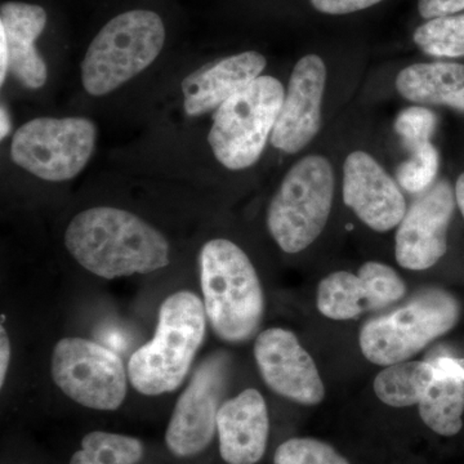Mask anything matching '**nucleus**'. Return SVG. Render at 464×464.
<instances>
[{
	"label": "nucleus",
	"instance_id": "aec40b11",
	"mask_svg": "<svg viewBox=\"0 0 464 464\" xmlns=\"http://www.w3.org/2000/svg\"><path fill=\"white\" fill-rule=\"evenodd\" d=\"M435 381L431 362H402L387 366L374 380L377 398L393 408L418 405Z\"/></svg>",
	"mask_w": 464,
	"mask_h": 464
},
{
	"label": "nucleus",
	"instance_id": "ddd939ff",
	"mask_svg": "<svg viewBox=\"0 0 464 464\" xmlns=\"http://www.w3.org/2000/svg\"><path fill=\"white\" fill-rule=\"evenodd\" d=\"M406 293L405 283L390 266L366 262L359 275L338 271L324 277L317 288V308L332 320H351L396 304Z\"/></svg>",
	"mask_w": 464,
	"mask_h": 464
},
{
	"label": "nucleus",
	"instance_id": "f8f14e48",
	"mask_svg": "<svg viewBox=\"0 0 464 464\" xmlns=\"http://www.w3.org/2000/svg\"><path fill=\"white\" fill-rule=\"evenodd\" d=\"M255 357L265 383L277 395L307 406L319 405L325 398L315 362L292 332H262L256 340Z\"/></svg>",
	"mask_w": 464,
	"mask_h": 464
},
{
	"label": "nucleus",
	"instance_id": "f03ea898",
	"mask_svg": "<svg viewBox=\"0 0 464 464\" xmlns=\"http://www.w3.org/2000/svg\"><path fill=\"white\" fill-rule=\"evenodd\" d=\"M199 264L213 332L228 343L255 337L265 315V295L248 256L230 240L213 239L201 248Z\"/></svg>",
	"mask_w": 464,
	"mask_h": 464
},
{
	"label": "nucleus",
	"instance_id": "f257e3e1",
	"mask_svg": "<svg viewBox=\"0 0 464 464\" xmlns=\"http://www.w3.org/2000/svg\"><path fill=\"white\" fill-rule=\"evenodd\" d=\"M65 246L85 270L103 279L150 274L169 265V243L139 216L112 207L76 215Z\"/></svg>",
	"mask_w": 464,
	"mask_h": 464
},
{
	"label": "nucleus",
	"instance_id": "f3484780",
	"mask_svg": "<svg viewBox=\"0 0 464 464\" xmlns=\"http://www.w3.org/2000/svg\"><path fill=\"white\" fill-rule=\"evenodd\" d=\"M267 61L256 51L222 58L183 79V108L188 116L217 110L261 76Z\"/></svg>",
	"mask_w": 464,
	"mask_h": 464
},
{
	"label": "nucleus",
	"instance_id": "c85d7f7f",
	"mask_svg": "<svg viewBox=\"0 0 464 464\" xmlns=\"http://www.w3.org/2000/svg\"><path fill=\"white\" fill-rule=\"evenodd\" d=\"M435 369V380H456L464 382V357L442 356L431 362Z\"/></svg>",
	"mask_w": 464,
	"mask_h": 464
},
{
	"label": "nucleus",
	"instance_id": "a878e982",
	"mask_svg": "<svg viewBox=\"0 0 464 464\" xmlns=\"http://www.w3.org/2000/svg\"><path fill=\"white\" fill-rule=\"evenodd\" d=\"M438 119L431 110L413 106L400 112L395 121L396 133L411 151L426 145L431 140Z\"/></svg>",
	"mask_w": 464,
	"mask_h": 464
},
{
	"label": "nucleus",
	"instance_id": "4be33fe9",
	"mask_svg": "<svg viewBox=\"0 0 464 464\" xmlns=\"http://www.w3.org/2000/svg\"><path fill=\"white\" fill-rule=\"evenodd\" d=\"M413 41L433 57L464 56V14L432 18L418 27Z\"/></svg>",
	"mask_w": 464,
	"mask_h": 464
},
{
	"label": "nucleus",
	"instance_id": "bb28decb",
	"mask_svg": "<svg viewBox=\"0 0 464 464\" xmlns=\"http://www.w3.org/2000/svg\"><path fill=\"white\" fill-rule=\"evenodd\" d=\"M316 11L325 14H348L373 7L383 0H310Z\"/></svg>",
	"mask_w": 464,
	"mask_h": 464
},
{
	"label": "nucleus",
	"instance_id": "7ed1b4c3",
	"mask_svg": "<svg viewBox=\"0 0 464 464\" xmlns=\"http://www.w3.org/2000/svg\"><path fill=\"white\" fill-rule=\"evenodd\" d=\"M207 313L203 302L188 290L174 293L159 310L154 338L134 351L128 377L146 396L173 392L181 386L203 344Z\"/></svg>",
	"mask_w": 464,
	"mask_h": 464
},
{
	"label": "nucleus",
	"instance_id": "412c9836",
	"mask_svg": "<svg viewBox=\"0 0 464 464\" xmlns=\"http://www.w3.org/2000/svg\"><path fill=\"white\" fill-rule=\"evenodd\" d=\"M420 420L433 432L451 438L463 427L464 382L435 380L420 404Z\"/></svg>",
	"mask_w": 464,
	"mask_h": 464
},
{
	"label": "nucleus",
	"instance_id": "20e7f679",
	"mask_svg": "<svg viewBox=\"0 0 464 464\" xmlns=\"http://www.w3.org/2000/svg\"><path fill=\"white\" fill-rule=\"evenodd\" d=\"M164 42L166 27L155 12L133 9L112 18L82 61L84 90L94 97L118 90L157 60Z\"/></svg>",
	"mask_w": 464,
	"mask_h": 464
},
{
	"label": "nucleus",
	"instance_id": "2f4dec72",
	"mask_svg": "<svg viewBox=\"0 0 464 464\" xmlns=\"http://www.w3.org/2000/svg\"><path fill=\"white\" fill-rule=\"evenodd\" d=\"M70 464H102L100 463L99 460L94 459L93 457L90 456L87 451H84L83 449L76 451L74 456L70 459Z\"/></svg>",
	"mask_w": 464,
	"mask_h": 464
},
{
	"label": "nucleus",
	"instance_id": "6ab92c4d",
	"mask_svg": "<svg viewBox=\"0 0 464 464\" xmlns=\"http://www.w3.org/2000/svg\"><path fill=\"white\" fill-rule=\"evenodd\" d=\"M396 88L411 102L449 106L464 111L462 63H414L399 72Z\"/></svg>",
	"mask_w": 464,
	"mask_h": 464
},
{
	"label": "nucleus",
	"instance_id": "39448f33",
	"mask_svg": "<svg viewBox=\"0 0 464 464\" xmlns=\"http://www.w3.org/2000/svg\"><path fill=\"white\" fill-rule=\"evenodd\" d=\"M334 197V173L322 155L302 158L283 179L267 210L271 237L285 253L295 255L320 237Z\"/></svg>",
	"mask_w": 464,
	"mask_h": 464
},
{
	"label": "nucleus",
	"instance_id": "c756f323",
	"mask_svg": "<svg viewBox=\"0 0 464 464\" xmlns=\"http://www.w3.org/2000/svg\"><path fill=\"white\" fill-rule=\"evenodd\" d=\"M9 362H11V343L5 326H0V386H5Z\"/></svg>",
	"mask_w": 464,
	"mask_h": 464
},
{
	"label": "nucleus",
	"instance_id": "6e6552de",
	"mask_svg": "<svg viewBox=\"0 0 464 464\" xmlns=\"http://www.w3.org/2000/svg\"><path fill=\"white\" fill-rule=\"evenodd\" d=\"M96 140V125L90 119L36 118L14 134L11 157L44 181H69L87 166Z\"/></svg>",
	"mask_w": 464,
	"mask_h": 464
},
{
	"label": "nucleus",
	"instance_id": "2eb2a0df",
	"mask_svg": "<svg viewBox=\"0 0 464 464\" xmlns=\"http://www.w3.org/2000/svg\"><path fill=\"white\" fill-rule=\"evenodd\" d=\"M343 200L368 227L392 230L406 215V200L398 183L371 154L353 151L343 166Z\"/></svg>",
	"mask_w": 464,
	"mask_h": 464
},
{
	"label": "nucleus",
	"instance_id": "423d86ee",
	"mask_svg": "<svg viewBox=\"0 0 464 464\" xmlns=\"http://www.w3.org/2000/svg\"><path fill=\"white\" fill-rule=\"evenodd\" d=\"M459 316V302L447 290H422L404 306L366 323L360 348L375 365L399 364L451 331Z\"/></svg>",
	"mask_w": 464,
	"mask_h": 464
},
{
	"label": "nucleus",
	"instance_id": "9d476101",
	"mask_svg": "<svg viewBox=\"0 0 464 464\" xmlns=\"http://www.w3.org/2000/svg\"><path fill=\"white\" fill-rule=\"evenodd\" d=\"M230 377V356H208L174 406L166 432L168 450L188 458L206 450L217 433V417Z\"/></svg>",
	"mask_w": 464,
	"mask_h": 464
},
{
	"label": "nucleus",
	"instance_id": "dca6fc26",
	"mask_svg": "<svg viewBox=\"0 0 464 464\" xmlns=\"http://www.w3.org/2000/svg\"><path fill=\"white\" fill-rule=\"evenodd\" d=\"M219 454L227 464H257L265 456L270 418L257 390L243 391L222 404L217 417Z\"/></svg>",
	"mask_w": 464,
	"mask_h": 464
},
{
	"label": "nucleus",
	"instance_id": "0eeeda50",
	"mask_svg": "<svg viewBox=\"0 0 464 464\" xmlns=\"http://www.w3.org/2000/svg\"><path fill=\"white\" fill-rule=\"evenodd\" d=\"M285 92L273 76H259L216 110L208 141L231 170L255 166L271 139Z\"/></svg>",
	"mask_w": 464,
	"mask_h": 464
},
{
	"label": "nucleus",
	"instance_id": "1a4fd4ad",
	"mask_svg": "<svg viewBox=\"0 0 464 464\" xmlns=\"http://www.w3.org/2000/svg\"><path fill=\"white\" fill-rule=\"evenodd\" d=\"M52 377L72 401L112 411L127 396L128 374L114 351L83 338H63L52 356Z\"/></svg>",
	"mask_w": 464,
	"mask_h": 464
},
{
	"label": "nucleus",
	"instance_id": "9b49d317",
	"mask_svg": "<svg viewBox=\"0 0 464 464\" xmlns=\"http://www.w3.org/2000/svg\"><path fill=\"white\" fill-rule=\"evenodd\" d=\"M456 206V192L445 179L436 182L411 204L396 232V261L401 267L427 270L444 257Z\"/></svg>",
	"mask_w": 464,
	"mask_h": 464
},
{
	"label": "nucleus",
	"instance_id": "cd10ccee",
	"mask_svg": "<svg viewBox=\"0 0 464 464\" xmlns=\"http://www.w3.org/2000/svg\"><path fill=\"white\" fill-rule=\"evenodd\" d=\"M463 9L464 0H418V11L426 20L451 16Z\"/></svg>",
	"mask_w": 464,
	"mask_h": 464
},
{
	"label": "nucleus",
	"instance_id": "473e14b6",
	"mask_svg": "<svg viewBox=\"0 0 464 464\" xmlns=\"http://www.w3.org/2000/svg\"><path fill=\"white\" fill-rule=\"evenodd\" d=\"M454 192H456L457 206L459 207L464 218V172L458 177Z\"/></svg>",
	"mask_w": 464,
	"mask_h": 464
},
{
	"label": "nucleus",
	"instance_id": "7c9ffc66",
	"mask_svg": "<svg viewBox=\"0 0 464 464\" xmlns=\"http://www.w3.org/2000/svg\"><path fill=\"white\" fill-rule=\"evenodd\" d=\"M11 118H9L7 109L5 108V105H2V110H0V139H2V141L11 133Z\"/></svg>",
	"mask_w": 464,
	"mask_h": 464
},
{
	"label": "nucleus",
	"instance_id": "4468645a",
	"mask_svg": "<svg viewBox=\"0 0 464 464\" xmlns=\"http://www.w3.org/2000/svg\"><path fill=\"white\" fill-rule=\"evenodd\" d=\"M326 67L317 54L298 61L290 75L282 110L270 141L286 154H297L315 139L322 127Z\"/></svg>",
	"mask_w": 464,
	"mask_h": 464
},
{
	"label": "nucleus",
	"instance_id": "393cba45",
	"mask_svg": "<svg viewBox=\"0 0 464 464\" xmlns=\"http://www.w3.org/2000/svg\"><path fill=\"white\" fill-rule=\"evenodd\" d=\"M440 167L438 150L431 142L411 151V157L398 168L396 179L404 190L420 194L431 188Z\"/></svg>",
	"mask_w": 464,
	"mask_h": 464
},
{
	"label": "nucleus",
	"instance_id": "a211bd4d",
	"mask_svg": "<svg viewBox=\"0 0 464 464\" xmlns=\"http://www.w3.org/2000/svg\"><path fill=\"white\" fill-rule=\"evenodd\" d=\"M45 25L47 14L41 5L5 2L0 7V44L7 51L9 72L29 90L47 82V65L35 45Z\"/></svg>",
	"mask_w": 464,
	"mask_h": 464
},
{
	"label": "nucleus",
	"instance_id": "b1692460",
	"mask_svg": "<svg viewBox=\"0 0 464 464\" xmlns=\"http://www.w3.org/2000/svg\"><path fill=\"white\" fill-rule=\"evenodd\" d=\"M274 464H351L328 442L314 438H293L275 451Z\"/></svg>",
	"mask_w": 464,
	"mask_h": 464
},
{
	"label": "nucleus",
	"instance_id": "5701e85b",
	"mask_svg": "<svg viewBox=\"0 0 464 464\" xmlns=\"http://www.w3.org/2000/svg\"><path fill=\"white\" fill-rule=\"evenodd\" d=\"M82 449L102 464H137L145 451L141 440L102 431L85 435Z\"/></svg>",
	"mask_w": 464,
	"mask_h": 464
}]
</instances>
